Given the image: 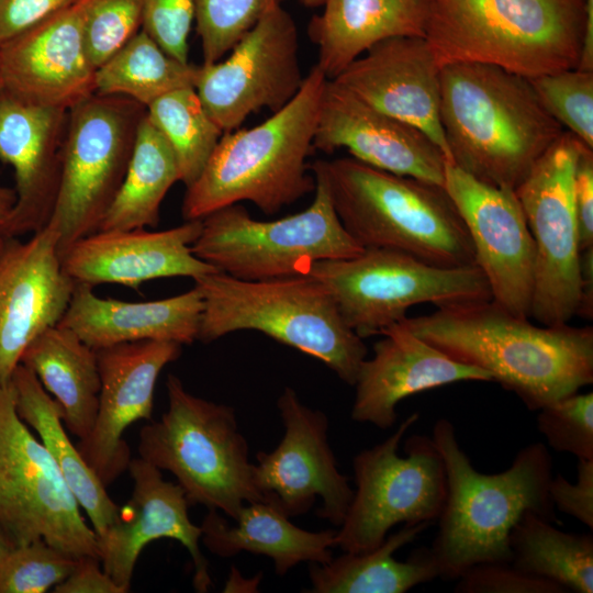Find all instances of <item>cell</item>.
I'll list each match as a JSON object with an SVG mask.
<instances>
[{
  "label": "cell",
  "mask_w": 593,
  "mask_h": 593,
  "mask_svg": "<svg viewBox=\"0 0 593 593\" xmlns=\"http://www.w3.org/2000/svg\"><path fill=\"white\" fill-rule=\"evenodd\" d=\"M400 322L451 359L489 372L530 411L593 383L592 326H537L492 299Z\"/></svg>",
  "instance_id": "6da1fadb"
},
{
  "label": "cell",
  "mask_w": 593,
  "mask_h": 593,
  "mask_svg": "<svg viewBox=\"0 0 593 593\" xmlns=\"http://www.w3.org/2000/svg\"><path fill=\"white\" fill-rule=\"evenodd\" d=\"M439 116L448 164L513 190L566 131L528 78L481 63L440 68Z\"/></svg>",
  "instance_id": "7a4b0ae2"
},
{
  "label": "cell",
  "mask_w": 593,
  "mask_h": 593,
  "mask_svg": "<svg viewBox=\"0 0 593 593\" xmlns=\"http://www.w3.org/2000/svg\"><path fill=\"white\" fill-rule=\"evenodd\" d=\"M432 438L445 465L447 492L429 548L439 578L456 580L470 567L511 561L508 537L526 511L560 524L549 496L552 458L542 443L522 448L499 473L473 468L459 445L455 426L439 418Z\"/></svg>",
  "instance_id": "3957f363"
},
{
  "label": "cell",
  "mask_w": 593,
  "mask_h": 593,
  "mask_svg": "<svg viewBox=\"0 0 593 593\" xmlns=\"http://www.w3.org/2000/svg\"><path fill=\"white\" fill-rule=\"evenodd\" d=\"M327 81L315 64L283 108L256 126L223 133L199 177L186 187L183 220H202L240 201L271 215L314 191L306 159L314 150Z\"/></svg>",
  "instance_id": "277c9868"
},
{
  "label": "cell",
  "mask_w": 593,
  "mask_h": 593,
  "mask_svg": "<svg viewBox=\"0 0 593 593\" xmlns=\"http://www.w3.org/2000/svg\"><path fill=\"white\" fill-rule=\"evenodd\" d=\"M335 212L362 248H387L441 267L475 264L455 203L441 186L369 166L354 157L318 159Z\"/></svg>",
  "instance_id": "5b68a950"
},
{
  "label": "cell",
  "mask_w": 593,
  "mask_h": 593,
  "mask_svg": "<svg viewBox=\"0 0 593 593\" xmlns=\"http://www.w3.org/2000/svg\"><path fill=\"white\" fill-rule=\"evenodd\" d=\"M586 0H428L425 30L438 66L459 61L526 78L578 68Z\"/></svg>",
  "instance_id": "8992f818"
},
{
  "label": "cell",
  "mask_w": 593,
  "mask_h": 593,
  "mask_svg": "<svg viewBox=\"0 0 593 593\" xmlns=\"http://www.w3.org/2000/svg\"><path fill=\"white\" fill-rule=\"evenodd\" d=\"M203 299L198 340L257 331L307 354L355 384L368 349L331 293L310 276L248 281L214 271L194 279Z\"/></svg>",
  "instance_id": "52a82bcc"
},
{
  "label": "cell",
  "mask_w": 593,
  "mask_h": 593,
  "mask_svg": "<svg viewBox=\"0 0 593 593\" xmlns=\"http://www.w3.org/2000/svg\"><path fill=\"white\" fill-rule=\"evenodd\" d=\"M166 388L168 409L142 427L139 458L171 472L189 504L235 519L244 504L264 499L234 409L193 395L171 373Z\"/></svg>",
  "instance_id": "ba28073f"
},
{
  "label": "cell",
  "mask_w": 593,
  "mask_h": 593,
  "mask_svg": "<svg viewBox=\"0 0 593 593\" xmlns=\"http://www.w3.org/2000/svg\"><path fill=\"white\" fill-rule=\"evenodd\" d=\"M315 194L305 210L272 221L253 219L238 203L202 219L191 250L231 277L257 281L305 276L315 261L350 258L363 248L346 232L323 176L312 171Z\"/></svg>",
  "instance_id": "9c48e42d"
},
{
  "label": "cell",
  "mask_w": 593,
  "mask_h": 593,
  "mask_svg": "<svg viewBox=\"0 0 593 593\" xmlns=\"http://www.w3.org/2000/svg\"><path fill=\"white\" fill-rule=\"evenodd\" d=\"M331 293L344 322L362 339L406 317L410 307L490 300L489 283L474 265L441 267L406 253L363 248L350 258L312 264L307 273Z\"/></svg>",
  "instance_id": "30bf717a"
},
{
  "label": "cell",
  "mask_w": 593,
  "mask_h": 593,
  "mask_svg": "<svg viewBox=\"0 0 593 593\" xmlns=\"http://www.w3.org/2000/svg\"><path fill=\"white\" fill-rule=\"evenodd\" d=\"M419 417L409 415L384 441L361 450L353 461L356 490L339 529L336 547L362 552L379 546L398 525L437 522L446 499L443 457L432 437L413 435L399 446Z\"/></svg>",
  "instance_id": "8fae6325"
},
{
  "label": "cell",
  "mask_w": 593,
  "mask_h": 593,
  "mask_svg": "<svg viewBox=\"0 0 593 593\" xmlns=\"http://www.w3.org/2000/svg\"><path fill=\"white\" fill-rule=\"evenodd\" d=\"M146 108L123 96L93 93L68 110L60 182L48 223L61 256L96 233L124 180Z\"/></svg>",
  "instance_id": "7c38bea8"
},
{
  "label": "cell",
  "mask_w": 593,
  "mask_h": 593,
  "mask_svg": "<svg viewBox=\"0 0 593 593\" xmlns=\"http://www.w3.org/2000/svg\"><path fill=\"white\" fill-rule=\"evenodd\" d=\"M80 508L49 452L18 415L11 380L0 383V529L12 546L44 539L76 558H99L97 535Z\"/></svg>",
  "instance_id": "4fadbf2b"
},
{
  "label": "cell",
  "mask_w": 593,
  "mask_h": 593,
  "mask_svg": "<svg viewBox=\"0 0 593 593\" xmlns=\"http://www.w3.org/2000/svg\"><path fill=\"white\" fill-rule=\"evenodd\" d=\"M581 144L564 131L515 188L535 245L530 316L541 325L569 324L580 304L573 175Z\"/></svg>",
  "instance_id": "5bb4252c"
},
{
  "label": "cell",
  "mask_w": 593,
  "mask_h": 593,
  "mask_svg": "<svg viewBox=\"0 0 593 593\" xmlns=\"http://www.w3.org/2000/svg\"><path fill=\"white\" fill-rule=\"evenodd\" d=\"M296 24L281 5H272L233 46L223 61L199 66L194 89L209 115L225 133L249 114L273 112L302 87Z\"/></svg>",
  "instance_id": "9a60e30c"
},
{
  "label": "cell",
  "mask_w": 593,
  "mask_h": 593,
  "mask_svg": "<svg viewBox=\"0 0 593 593\" xmlns=\"http://www.w3.org/2000/svg\"><path fill=\"white\" fill-rule=\"evenodd\" d=\"M277 406L284 434L272 451L256 455L257 490L289 517L306 513L320 497L317 515L339 527L354 490L348 478L339 472L328 444L327 416L303 404L290 387L283 389Z\"/></svg>",
  "instance_id": "2e32d148"
},
{
  "label": "cell",
  "mask_w": 593,
  "mask_h": 593,
  "mask_svg": "<svg viewBox=\"0 0 593 593\" xmlns=\"http://www.w3.org/2000/svg\"><path fill=\"white\" fill-rule=\"evenodd\" d=\"M444 188L467 227L491 299L510 313L529 318L535 245L515 190L480 181L448 163Z\"/></svg>",
  "instance_id": "e0dca14e"
},
{
  "label": "cell",
  "mask_w": 593,
  "mask_h": 593,
  "mask_svg": "<svg viewBox=\"0 0 593 593\" xmlns=\"http://www.w3.org/2000/svg\"><path fill=\"white\" fill-rule=\"evenodd\" d=\"M169 340H138L97 349L100 374L99 406L93 428L79 441L83 459L108 486L131 461L123 434L133 423L152 421L157 379L181 355Z\"/></svg>",
  "instance_id": "ac0fdd59"
},
{
  "label": "cell",
  "mask_w": 593,
  "mask_h": 593,
  "mask_svg": "<svg viewBox=\"0 0 593 593\" xmlns=\"http://www.w3.org/2000/svg\"><path fill=\"white\" fill-rule=\"evenodd\" d=\"M93 0H72L0 46L3 90L37 104L69 110L94 93L85 21Z\"/></svg>",
  "instance_id": "d6986e66"
},
{
  "label": "cell",
  "mask_w": 593,
  "mask_h": 593,
  "mask_svg": "<svg viewBox=\"0 0 593 593\" xmlns=\"http://www.w3.org/2000/svg\"><path fill=\"white\" fill-rule=\"evenodd\" d=\"M59 233L48 223L25 242L8 238L0 258V383L27 346L63 318L76 282L64 271Z\"/></svg>",
  "instance_id": "ffe728a7"
},
{
  "label": "cell",
  "mask_w": 593,
  "mask_h": 593,
  "mask_svg": "<svg viewBox=\"0 0 593 593\" xmlns=\"http://www.w3.org/2000/svg\"><path fill=\"white\" fill-rule=\"evenodd\" d=\"M127 470L133 480L131 497L119 506L112 525L98 540L103 570L126 593L142 550L154 540L175 539L191 557L195 591L208 592L212 579L200 549L202 529L189 517L184 491L142 458L131 460Z\"/></svg>",
  "instance_id": "44dd1931"
},
{
  "label": "cell",
  "mask_w": 593,
  "mask_h": 593,
  "mask_svg": "<svg viewBox=\"0 0 593 593\" xmlns=\"http://www.w3.org/2000/svg\"><path fill=\"white\" fill-rule=\"evenodd\" d=\"M67 125L68 110L0 91V159L13 168L16 193L3 237L47 226L59 189Z\"/></svg>",
  "instance_id": "7402d4cb"
},
{
  "label": "cell",
  "mask_w": 593,
  "mask_h": 593,
  "mask_svg": "<svg viewBox=\"0 0 593 593\" xmlns=\"http://www.w3.org/2000/svg\"><path fill=\"white\" fill-rule=\"evenodd\" d=\"M331 80L378 111L423 132L449 163L439 116L440 67L425 37L383 40Z\"/></svg>",
  "instance_id": "603a6c76"
},
{
  "label": "cell",
  "mask_w": 593,
  "mask_h": 593,
  "mask_svg": "<svg viewBox=\"0 0 593 593\" xmlns=\"http://www.w3.org/2000/svg\"><path fill=\"white\" fill-rule=\"evenodd\" d=\"M314 149L345 148L374 168L444 187L447 160L416 127L365 103L328 79L321 105Z\"/></svg>",
  "instance_id": "cb8c5ba5"
},
{
  "label": "cell",
  "mask_w": 593,
  "mask_h": 593,
  "mask_svg": "<svg viewBox=\"0 0 593 593\" xmlns=\"http://www.w3.org/2000/svg\"><path fill=\"white\" fill-rule=\"evenodd\" d=\"M202 220L164 231L146 228L98 231L71 244L60 256L64 271L76 282L94 287L119 283L132 289L150 280L217 271L199 259L191 245Z\"/></svg>",
  "instance_id": "d4e9b609"
},
{
  "label": "cell",
  "mask_w": 593,
  "mask_h": 593,
  "mask_svg": "<svg viewBox=\"0 0 593 593\" xmlns=\"http://www.w3.org/2000/svg\"><path fill=\"white\" fill-rule=\"evenodd\" d=\"M355 381L351 419L388 429L398 404L426 390L460 381H492L485 370L458 362L407 329L401 322L383 329Z\"/></svg>",
  "instance_id": "484cf974"
},
{
  "label": "cell",
  "mask_w": 593,
  "mask_h": 593,
  "mask_svg": "<svg viewBox=\"0 0 593 593\" xmlns=\"http://www.w3.org/2000/svg\"><path fill=\"white\" fill-rule=\"evenodd\" d=\"M202 310V294L195 286L161 300L126 302L100 298L92 287L76 283L58 324L96 350L147 339L189 345L198 340Z\"/></svg>",
  "instance_id": "4316f807"
},
{
  "label": "cell",
  "mask_w": 593,
  "mask_h": 593,
  "mask_svg": "<svg viewBox=\"0 0 593 593\" xmlns=\"http://www.w3.org/2000/svg\"><path fill=\"white\" fill-rule=\"evenodd\" d=\"M322 5L307 33L328 79L383 40L425 37L428 0H324Z\"/></svg>",
  "instance_id": "83f0119b"
},
{
  "label": "cell",
  "mask_w": 593,
  "mask_h": 593,
  "mask_svg": "<svg viewBox=\"0 0 593 593\" xmlns=\"http://www.w3.org/2000/svg\"><path fill=\"white\" fill-rule=\"evenodd\" d=\"M230 525L216 510H209L202 525L201 540L219 557L228 558L247 551L273 561L278 575L301 563H326L336 547L337 530L309 532L295 526L272 501L246 503Z\"/></svg>",
  "instance_id": "f1b7e54d"
},
{
  "label": "cell",
  "mask_w": 593,
  "mask_h": 593,
  "mask_svg": "<svg viewBox=\"0 0 593 593\" xmlns=\"http://www.w3.org/2000/svg\"><path fill=\"white\" fill-rule=\"evenodd\" d=\"M20 363L31 369L57 402L63 423L79 441L91 433L99 406L100 374L96 349L59 324L38 335Z\"/></svg>",
  "instance_id": "f546056e"
},
{
  "label": "cell",
  "mask_w": 593,
  "mask_h": 593,
  "mask_svg": "<svg viewBox=\"0 0 593 593\" xmlns=\"http://www.w3.org/2000/svg\"><path fill=\"white\" fill-rule=\"evenodd\" d=\"M11 383L20 418L40 436L80 507L88 515L98 540L112 525L119 506L96 472L67 435L57 402L46 392L35 373L22 363Z\"/></svg>",
  "instance_id": "4dcf8cb0"
},
{
  "label": "cell",
  "mask_w": 593,
  "mask_h": 593,
  "mask_svg": "<svg viewBox=\"0 0 593 593\" xmlns=\"http://www.w3.org/2000/svg\"><path fill=\"white\" fill-rule=\"evenodd\" d=\"M430 524L404 525L377 547L362 552H345L328 562L311 563L312 593H405L418 584L439 578L429 548L416 549L405 561L394 552L413 541Z\"/></svg>",
  "instance_id": "1f68e13d"
},
{
  "label": "cell",
  "mask_w": 593,
  "mask_h": 593,
  "mask_svg": "<svg viewBox=\"0 0 593 593\" xmlns=\"http://www.w3.org/2000/svg\"><path fill=\"white\" fill-rule=\"evenodd\" d=\"M177 181L180 174L176 156L145 114L124 180L98 231L157 226L161 202Z\"/></svg>",
  "instance_id": "d6a6232c"
},
{
  "label": "cell",
  "mask_w": 593,
  "mask_h": 593,
  "mask_svg": "<svg viewBox=\"0 0 593 593\" xmlns=\"http://www.w3.org/2000/svg\"><path fill=\"white\" fill-rule=\"evenodd\" d=\"M511 563L532 575L553 581L568 592H593V536L566 533L533 511L513 526Z\"/></svg>",
  "instance_id": "836d02e7"
},
{
  "label": "cell",
  "mask_w": 593,
  "mask_h": 593,
  "mask_svg": "<svg viewBox=\"0 0 593 593\" xmlns=\"http://www.w3.org/2000/svg\"><path fill=\"white\" fill-rule=\"evenodd\" d=\"M199 66L167 54L142 29L96 71L94 93L123 96L145 108L174 90L194 87Z\"/></svg>",
  "instance_id": "e575fe53"
},
{
  "label": "cell",
  "mask_w": 593,
  "mask_h": 593,
  "mask_svg": "<svg viewBox=\"0 0 593 593\" xmlns=\"http://www.w3.org/2000/svg\"><path fill=\"white\" fill-rule=\"evenodd\" d=\"M146 115L171 147L180 181L190 186L203 170L224 132L206 112L194 87L161 96L146 108Z\"/></svg>",
  "instance_id": "d590c367"
},
{
  "label": "cell",
  "mask_w": 593,
  "mask_h": 593,
  "mask_svg": "<svg viewBox=\"0 0 593 593\" xmlns=\"http://www.w3.org/2000/svg\"><path fill=\"white\" fill-rule=\"evenodd\" d=\"M528 79L547 112L593 148V71L573 68Z\"/></svg>",
  "instance_id": "8d00e7d4"
},
{
  "label": "cell",
  "mask_w": 593,
  "mask_h": 593,
  "mask_svg": "<svg viewBox=\"0 0 593 593\" xmlns=\"http://www.w3.org/2000/svg\"><path fill=\"white\" fill-rule=\"evenodd\" d=\"M78 558L44 539L12 546L0 558V593H44L65 580Z\"/></svg>",
  "instance_id": "74e56055"
},
{
  "label": "cell",
  "mask_w": 593,
  "mask_h": 593,
  "mask_svg": "<svg viewBox=\"0 0 593 593\" xmlns=\"http://www.w3.org/2000/svg\"><path fill=\"white\" fill-rule=\"evenodd\" d=\"M280 0H195L203 64L219 61Z\"/></svg>",
  "instance_id": "f35d334b"
},
{
  "label": "cell",
  "mask_w": 593,
  "mask_h": 593,
  "mask_svg": "<svg viewBox=\"0 0 593 593\" xmlns=\"http://www.w3.org/2000/svg\"><path fill=\"white\" fill-rule=\"evenodd\" d=\"M536 422L553 450L593 459V392L578 391L540 407Z\"/></svg>",
  "instance_id": "ab89813d"
},
{
  "label": "cell",
  "mask_w": 593,
  "mask_h": 593,
  "mask_svg": "<svg viewBox=\"0 0 593 593\" xmlns=\"http://www.w3.org/2000/svg\"><path fill=\"white\" fill-rule=\"evenodd\" d=\"M143 0H93L85 21L91 63L98 69L142 29Z\"/></svg>",
  "instance_id": "60d3db41"
},
{
  "label": "cell",
  "mask_w": 593,
  "mask_h": 593,
  "mask_svg": "<svg viewBox=\"0 0 593 593\" xmlns=\"http://www.w3.org/2000/svg\"><path fill=\"white\" fill-rule=\"evenodd\" d=\"M195 0H143L142 30L167 54L189 63V34Z\"/></svg>",
  "instance_id": "b9f144b4"
},
{
  "label": "cell",
  "mask_w": 593,
  "mask_h": 593,
  "mask_svg": "<svg viewBox=\"0 0 593 593\" xmlns=\"http://www.w3.org/2000/svg\"><path fill=\"white\" fill-rule=\"evenodd\" d=\"M456 593H567L560 584L528 574L511 562L478 563L457 579Z\"/></svg>",
  "instance_id": "7bdbcfd3"
},
{
  "label": "cell",
  "mask_w": 593,
  "mask_h": 593,
  "mask_svg": "<svg viewBox=\"0 0 593 593\" xmlns=\"http://www.w3.org/2000/svg\"><path fill=\"white\" fill-rule=\"evenodd\" d=\"M548 492L555 510L593 528V459H578L574 483L560 473L552 475Z\"/></svg>",
  "instance_id": "ee69618b"
},
{
  "label": "cell",
  "mask_w": 593,
  "mask_h": 593,
  "mask_svg": "<svg viewBox=\"0 0 593 593\" xmlns=\"http://www.w3.org/2000/svg\"><path fill=\"white\" fill-rule=\"evenodd\" d=\"M580 251L593 247V148L581 144L573 175Z\"/></svg>",
  "instance_id": "f6af8a7d"
},
{
  "label": "cell",
  "mask_w": 593,
  "mask_h": 593,
  "mask_svg": "<svg viewBox=\"0 0 593 593\" xmlns=\"http://www.w3.org/2000/svg\"><path fill=\"white\" fill-rule=\"evenodd\" d=\"M72 0H0V46Z\"/></svg>",
  "instance_id": "bcb514c9"
},
{
  "label": "cell",
  "mask_w": 593,
  "mask_h": 593,
  "mask_svg": "<svg viewBox=\"0 0 593 593\" xmlns=\"http://www.w3.org/2000/svg\"><path fill=\"white\" fill-rule=\"evenodd\" d=\"M54 593H125L103 570L100 559L80 557L70 574L58 583Z\"/></svg>",
  "instance_id": "7dc6e473"
},
{
  "label": "cell",
  "mask_w": 593,
  "mask_h": 593,
  "mask_svg": "<svg viewBox=\"0 0 593 593\" xmlns=\"http://www.w3.org/2000/svg\"><path fill=\"white\" fill-rule=\"evenodd\" d=\"M581 299L577 315L586 320L593 316V247L581 251Z\"/></svg>",
  "instance_id": "c3c4849f"
},
{
  "label": "cell",
  "mask_w": 593,
  "mask_h": 593,
  "mask_svg": "<svg viewBox=\"0 0 593 593\" xmlns=\"http://www.w3.org/2000/svg\"><path fill=\"white\" fill-rule=\"evenodd\" d=\"M16 201L14 189L0 187V236L10 220Z\"/></svg>",
  "instance_id": "681fc988"
},
{
  "label": "cell",
  "mask_w": 593,
  "mask_h": 593,
  "mask_svg": "<svg viewBox=\"0 0 593 593\" xmlns=\"http://www.w3.org/2000/svg\"><path fill=\"white\" fill-rule=\"evenodd\" d=\"M12 547L8 538L0 529V558Z\"/></svg>",
  "instance_id": "f907efd6"
},
{
  "label": "cell",
  "mask_w": 593,
  "mask_h": 593,
  "mask_svg": "<svg viewBox=\"0 0 593 593\" xmlns=\"http://www.w3.org/2000/svg\"><path fill=\"white\" fill-rule=\"evenodd\" d=\"M8 238L0 236V258L4 251V248L7 246Z\"/></svg>",
  "instance_id": "816d5d0a"
},
{
  "label": "cell",
  "mask_w": 593,
  "mask_h": 593,
  "mask_svg": "<svg viewBox=\"0 0 593 593\" xmlns=\"http://www.w3.org/2000/svg\"><path fill=\"white\" fill-rule=\"evenodd\" d=\"M324 0H307V7H318L322 5Z\"/></svg>",
  "instance_id": "f5cc1de1"
},
{
  "label": "cell",
  "mask_w": 593,
  "mask_h": 593,
  "mask_svg": "<svg viewBox=\"0 0 593 593\" xmlns=\"http://www.w3.org/2000/svg\"><path fill=\"white\" fill-rule=\"evenodd\" d=\"M3 89V85H2V77H1V70H0V91Z\"/></svg>",
  "instance_id": "db71d44e"
}]
</instances>
